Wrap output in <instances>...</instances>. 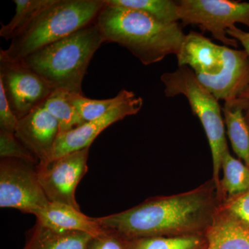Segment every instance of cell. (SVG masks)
Returning a JSON list of instances; mask_svg holds the SVG:
<instances>
[{
	"label": "cell",
	"mask_w": 249,
	"mask_h": 249,
	"mask_svg": "<svg viewBox=\"0 0 249 249\" xmlns=\"http://www.w3.org/2000/svg\"><path fill=\"white\" fill-rule=\"evenodd\" d=\"M240 97L245 98L249 101V107L245 112V119L246 121H247V124H248L249 126V88L246 90L245 92L242 93V94L240 95Z\"/></svg>",
	"instance_id": "f1b7e54d"
},
{
	"label": "cell",
	"mask_w": 249,
	"mask_h": 249,
	"mask_svg": "<svg viewBox=\"0 0 249 249\" xmlns=\"http://www.w3.org/2000/svg\"><path fill=\"white\" fill-rule=\"evenodd\" d=\"M35 165L18 159H1L0 207L36 215L47 206L49 201Z\"/></svg>",
	"instance_id": "52a82bcc"
},
{
	"label": "cell",
	"mask_w": 249,
	"mask_h": 249,
	"mask_svg": "<svg viewBox=\"0 0 249 249\" xmlns=\"http://www.w3.org/2000/svg\"><path fill=\"white\" fill-rule=\"evenodd\" d=\"M128 91V90L123 89L118 93L115 97L103 100L91 99L80 93L68 92L67 98L85 123L104 115L122 101L127 96Z\"/></svg>",
	"instance_id": "603a6c76"
},
{
	"label": "cell",
	"mask_w": 249,
	"mask_h": 249,
	"mask_svg": "<svg viewBox=\"0 0 249 249\" xmlns=\"http://www.w3.org/2000/svg\"><path fill=\"white\" fill-rule=\"evenodd\" d=\"M58 121L44 106L43 103L18 121L15 135L38 160H50L58 134Z\"/></svg>",
	"instance_id": "7c38bea8"
},
{
	"label": "cell",
	"mask_w": 249,
	"mask_h": 249,
	"mask_svg": "<svg viewBox=\"0 0 249 249\" xmlns=\"http://www.w3.org/2000/svg\"><path fill=\"white\" fill-rule=\"evenodd\" d=\"M89 151L88 147L37 165L39 180L49 201L80 209L76 200V191L88 171Z\"/></svg>",
	"instance_id": "ba28073f"
},
{
	"label": "cell",
	"mask_w": 249,
	"mask_h": 249,
	"mask_svg": "<svg viewBox=\"0 0 249 249\" xmlns=\"http://www.w3.org/2000/svg\"><path fill=\"white\" fill-rule=\"evenodd\" d=\"M228 36H231L232 38L235 39L237 42H240L241 45L243 46L244 50L248 55L249 58V31H242V29H239L238 27L233 26L228 29L227 31Z\"/></svg>",
	"instance_id": "83f0119b"
},
{
	"label": "cell",
	"mask_w": 249,
	"mask_h": 249,
	"mask_svg": "<svg viewBox=\"0 0 249 249\" xmlns=\"http://www.w3.org/2000/svg\"><path fill=\"white\" fill-rule=\"evenodd\" d=\"M222 67L214 76L196 74L216 99H233L249 88V58L245 50L222 46Z\"/></svg>",
	"instance_id": "8fae6325"
},
{
	"label": "cell",
	"mask_w": 249,
	"mask_h": 249,
	"mask_svg": "<svg viewBox=\"0 0 249 249\" xmlns=\"http://www.w3.org/2000/svg\"><path fill=\"white\" fill-rule=\"evenodd\" d=\"M142 97L136 96L133 91H129L122 101L104 115L85 122L71 130L60 132L49 160L89 147L98 136L111 124L127 116L137 114L142 109Z\"/></svg>",
	"instance_id": "30bf717a"
},
{
	"label": "cell",
	"mask_w": 249,
	"mask_h": 249,
	"mask_svg": "<svg viewBox=\"0 0 249 249\" xmlns=\"http://www.w3.org/2000/svg\"><path fill=\"white\" fill-rule=\"evenodd\" d=\"M127 249H206L205 235L151 237L126 240Z\"/></svg>",
	"instance_id": "7402d4cb"
},
{
	"label": "cell",
	"mask_w": 249,
	"mask_h": 249,
	"mask_svg": "<svg viewBox=\"0 0 249 249\" xmlns=\"http://www.w3.org/2000/svg\"><path fill=\"white\" fill-rule=\"evenodd\" d=\"M248 107L249 101L239 96L226 101L222 111L232 150L249 168V126L245 119Z\"/></svg>",
	"instance_id": "2e32d148"
},
{
	"label": "cell",
	"mask_w": 249,
	"mask_h": 249,
	"mask_svg": "<svg viewBox=\"0 0 249 249\" xmlns=\"http://www.w3.org/2000/svg\"><path fill=\"white\" fill-rule=\"evenodd\" d=\"M223 178L217 191L220 204L228 197L240 194L249 189V168L231 155L229 148L223 156Z\"/></svg>",
	"instance_id": "ac0fdd59"
},
{
	"label": "cell",
	"mask_w": 249,
	"mask_h": 249,
	"mask_svg": "<svg viewBox=\"0 0 249 249\" xmlns=\"http://www.w3.org/2000/svg\"><path fill=\"white\" fill-rule=\"evenodd\" d=\"M206 249H249V227L219 205L205 232Z\"/></svg>",
	"instance_id": "5bb4252c"
},
{
	"label": "cell",
	"mask_w": 249,
	"mask_h": 249,
	"mask_svg": "<svg viewBox=\"0 0 249 249\" xmlns=\"http://www.w3.org/2000/svg\"><path fill=\"white\" fill-rule=\"evenodd\" d=\"M18 121L19 119L15 115L6 98L4 87L0 83V127H1V130L15 134Z\"/></svg>",
	"instance_id": "484cf974"
},
{
	"label": "cell",
	"mask_w": 249,
	"mask_h": 249,
	"mask_svg": "<svg viewBox=\"0 0 249 249\" xmlns=\"http://www.w3.org/2000/svg\"><path fill=\"white\" fill-rule=\"evenodd\" d=\"M220 205L249 227V189L228 197Z\"/></svg>",
	"instance_id": "d4e9b609"
},
{
	"label": "cell",
	"mask_w": 249,
	"mask_h": 249,
	"mask_svg": "<svg viewBox=\"0 0 249 249\" xmlns=\"http://www.w3.org/2000/svg\"><path fill=\"white\" fill-rule=\"evenodd\" d=\"M220 204L211 178L191 191L149 198L131 209L96 220L105 231L125 240L205 235Z\"/></svg>",
	"instance_id": "6da1fadb"
},
{
	"label": "cell",
	"mask_w": 249,
	"mask_h": 249,
	"mask_svg": "<svg viewBox=\"0 0 249 249\" xmlns=\"http://www.w3.org/2000/svg\"><path fill=\"white\" fill-rule=\"evenodd\" d=\"M35 216L37 222L57 230L86 232L93 237L105 232L96 218L88 217L80 209L66 204L49 201Z\"/></svg>",
	"instance_id": "9a60e30c"
},
{
	"label": "cell",
	"mask_w": 249,
	"mask_h": 249,
	"mask_svg": "<svg viewBox=\"0 0 249 249\" xmlns=\"http://www.w3.org/2000/svg\"><path fill=\"white\" fill-rule=\"evenodd\" d=\"M0 157L1 159H18L37 165L38 160L24 146L15 134L0 129Z\"/></svg>",
	"instance_id": "cb8c5ba5"
},
{
	"label": "cell",
	"mask_w": 249,
	"mask_h": 249,
	"mask_svg": "<svg viewBox=\"0 0 249 249\" xmlns=\"http://www.w3.org/2000/svg\"><path fill=\"white\" fill-rule=\"evenodd\" d=\"M0 83L19 120L42 104L54 90L21 60L0 58Z\"/></svg>",
	"instance_id": "9c48e42d"
},
{
	"label": "cell",
	"mask_w": 249,
	"mask_h": 249,
	"mask_svg": "<svg viewBox=\"0 0 249 249\" xmlns=\"http://www.w3.org/2000/svg\"><path fill=\"white\" fill-rule=\"evenodd\" d=\"M105 0H55L17 37L0 58L19 61L95 22Z\"/></svg>",
	"instance_id": "277c9868"
},
{
	"label": "cell",
	"mask_w": 249,
	"mask_h": 249,
	"mask_svg": "<svg viewBox=\"0 0 249 249\" xmlns=\"http://www.w3.org/2000/svg\"><path fill=\"white\" fill-rule=\"evenodd\" d=\"M106 42L95 22L21 60L53 89L83 94L82 85L90 62Z\"/></svg>",
	"instance_id": "3957f363"
},
{
	"label": "cell",
	"mask_w": 249,
	"mask_h": 249,
	"mask_svg": "<svg viewBox=\"0 0 249 249\" xmlns=\"http://www.w3.org/2000/svg\"><path fill=\"white\" fill-rule=\"evenodd\" d=\"M55 0H14L16 14L8 24L1 26L0 36L6 40L17 37Z\"/></svg>",
	"instance_id": "d6986e66"
},
{
	"label": "cell",
	"mask_w": 249,
	"mask_h": 249,
	"mask_svg": "<svg viewBox=\"0 0 249 249\" xmlns=\"http://www.w3.org/2000/svg\"><path fill=\"white\" fill-rule=\"evenodd\" d=\"M176 56L178 67H189L196 74L214 76L222 70V46L196 31L185 36Z\"/></svg>",
	"instance_id": "4fadbf2b"
},
{
	"label": "cell",
	"mask_w": 249,
	"mask_h": 249,
	"mask_svg": "<svg viewBox=\"0 0 249 249\" xmlns=\"http://www.w3.org/2000/svg\"><path fill=\"white\" fill-rule=\"evenodd\" d=\"M178 14L181 25L198 26L208 31L224 46L238 47V42L229 37L227 31L235 23L249 29V2L229 0H181Z\"/></svg>",
	"instance_id": "8992f818"
},
{
	"label": "cell",
	"mask_w": 249,
	"mask_h": 249,
	"mask_svg": "<svg viewBox=\"0 0 249 249\" xmlns=\"http://www.w3.org/2000/svg\"><path fill=\"white\" fill-rule=\"evenodd\" d=\"M93 237L86 232L57 230L37 222L24 249H87Z\"/></svg>",
	"instance_id": "e0dca14e"
},
{
	"label": "cell",
	"mask_w": 249,
	"mask_h": 249,
	"mask_svg": "<svg viewBox=\"0 0 249 249\" xmlns=\"http://www.w3.org/2000/svg\"><path fill=\"white\" fill-rule=\"evenodd\" d=\"M65 89H54L43 102L45 109L58 121L60 132H66L84 124L78 111L70 103Z\"/></svg>",
	"instance_id": "44dd1931"
},
{
	"label": "cell",
	"mask_w": 249,
	"mask_h": 249,
	"mask_svg": "<svg viewBox=\"0 0 249 249\" xmlns=\"http://www.w3.org/2000/svg\"><path fill=\"white\" fill-rule=\"evenodd\" d=\"M87 249H127L125 239L111 232L93 237Z\"/></svg>",
	"instance_id": "4316f807"
},
{
	"label": "cell",
	"mask_w": 249,
	"mask_h": 249,
	"mask_svg": "<svg viewBox=\"0 0 249 249\" xmlns=\"http://www.w3.org/2000/svg\"><path fill=\"white\" fill-rule=\"evenodd\" d=\"M160 80L167 97L186 96L193 114L201 121L211 147L213 158V180L217 191L220 181L222 162L228 146L222 109L218 100L199 83L196 73L188 66L178 67L173 72L163 73Z\"/></svg>",
	"instance_id": "5b68a950"
},
{
	"label": "cell",
	"mask_w": 249,
	"mask_h": 249,
	"mask_svg": "<svg viewBox=\"0 0 249 249\" xmlns=\"http://www.w3.org/2000/svg\"><path fill=\"white\" fill-rule=\"evenodd\" d=\"M108 4L139 10L160 22L170 24L180 20L178 1L173 0H105Z\"/></svg>",
	"instance_id": "ffe728a7"
},
{
	"label": "cell",
	"mask_w": 249,
	"mask_h": 249,
	"mask_svg": "<svg viewBox=\"0 0 249 249\" xmlns=\"http://www.w3.org/2000/svg\"><path fill=\"white\" fill-rule=\"evenodd\" d=\"M106 4L96 19L106 42L128 49L144 65L178 53L186 36L179 23L160 22L139 10Z\"/></svg>",
	"instance_id": "7a4b0ae2"
}]
</instances>
